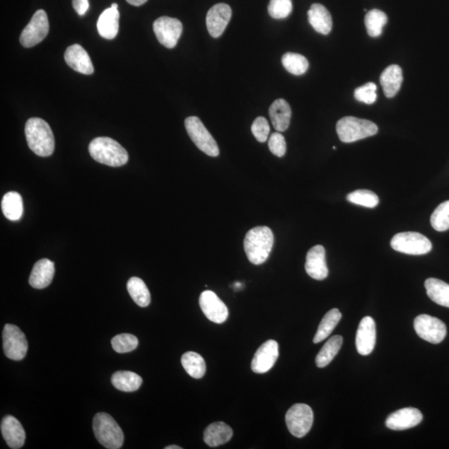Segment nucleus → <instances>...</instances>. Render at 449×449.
Instances as JSON below:
<instances>
[{
  "instance_id": "a18cd8bd",
  "label": "nucleus",
  "mask_w": 449,
  "mask_h": 449,
  "mask_svg": "<svg viewBox=\"0 0 449 449\" xmlns=\"http://www.w3.org/2000/svg\"><path fill=\"white\" fill-rule=\"evenodd\" d=\"M243 286V284H242V283H240V282H235V283L234 284V287L235 288V289H236V290H239V289H240V288H242Z\"/></svg>"
},
{
  "instance_id": "9b49d317",
  "label": "nucleus",
  "mask_w": 449,
  "mask_h": 449,
  "mask_svg": "<svg viewBox=\"0 0 449 449\" xmlns=\"http://www.w3.org/2000/svg\"><path fill=\"white\" fill-rule=\"evenodd\" d=\"M414 325L419 337L429 343L437 344L446 337V325L433 316L420 315L415 318Z\"/></svg>"
},
{
  "instance_id": "37998d69",
  "label": "nucleus",
  "mask_w": 449,
  "mask_h": 449,
  "mask_svg": "<svg viewBox=\"0 0 449 449\" xmlns=\"http://www.w3.org/2000/svg\"><path fill=\"white\" fill-rule=\"evenodd\" d=\"M73 7L78 16H83L89 8L88 0H73Z\"/></svg>"
},
{
  "instance_id": "f03ea898",
  "label": "nucleus",
  "mask_w": 449,
  "mask_h": 449,
  "mask_svg": "<svg viewBox=\"0 0 449 449\" xmlns=\"http://www.w3.org/2000/svg\"><path fill=\"white\" fill-rule=\"evenodd\" d=\"M273 244L274 235L267 226H257L250 230L244 240L245 252L249 261L254 264L266 262Z\"/></svg>"
},
{
  "instance_id": "dca6fc26",
  "label": "nucleus",
  "mask_w": 449,
  "mask_h": 449,
  "mask_svg": "<svg viewBox=\"0 0 449 449\" xmlns=\"http://www.w3.org/2000/svg\"><path fill=\"white\" fill-rule=\"evenodd\" d=\"M231 8L226 4H217L210 8L206 16V27L211 37L223 34L231 18Z\"/></svg>"
},
{
  "instance_id": "f704fd0d",
  "label": "nucleus",
  "mask_w": 449,
  "mask_h": 449,
  "mask_svg": "<svg viewBox=\"0 0 449 449\" xmlns=\"http://www.w3.org/2000/svg\"><path fill=\"white\" fill-rule=\"evenodd\" d=\"M282 64L288 72L296 76L304 74L309 68L308 60L304 56L294 53L284 54Z\"/></svg>"
},
{
  "instance_id": "a211bd4d",
  "label": "nucleus",
  "mask_w": 449,
  "mask_h": 449,
  "mask_svg": "<svg viewBox=\"0 0 449 449\" xmlns=\"http://www.w3.org/2000/svg\"><path fill=\"white\" fill-rule=\"evenodd\" d=\"M305 271L311 277L323 281L328 276L329 269L325 260V250L322 245L312 247L306 256Z\"/></svg>"
},
{
  "instance_id": "473e14b6",
  "label": "nucleus",
  "mask_w": 449,
  "mask_h": 449,
  "mask_svg": "<svg viewBox=\"0 0 449 449\" xmlns=\"http://www.w3.org/2000/svg\"><path fill=\"white\" fill-rule=\"evenodd\" d=\"M342 317V315L338 309L330 310L328 313H326L322 320H321L317 332L315 335L314 343L318 344L328 338L334 329L337 327Z\"/></svg>"
},
{
  "instance_id": "f3484780",
  "label": "nucleus",
  "mask_w": 449,
  "mask_h": 449,
  "mask_svg": "<svg viewBox=\"0 0 449 449\" xmlns=\"http://www.w3.org/2000/svg\"><path fill=\"white\" fill-rule=\"evenodd\" d=\"M356 349L361 356H368L376 344V325L370 316L363 318L359 323L356 334Z\"/></svg>"
},
{
  "instance_id": "9d476101",
  "label": "nucleus",
  "mask_w": 449,
  "mask_h": 449,
  "mask_svg": "<svg viewBox=\"0 0 449 449\" xmlns=\"http://www.w3.org/2000/svg\"><path fill=\"white\" fill-rule=\"evenodd\" d=\"M4 354L13 361H21L26 356L28 344L25 334L18 326L7 324L3 332Z\"/></svg>"
},
{
  "instance_id": "39448f33",
  "label": "nucleus",
  "mask_w": 449,
  "mask_h": 449,
  "mask_svg": "<svg viewBox=\"0 0 449 449\" xmlns=\"http://www.w3.org/2000/svg\"><path fill=\"white\" fill-rule=\"evenodd\" d=\"M337 131L340 141L349 144L375 135L379 129L371 121L344 117L337 122Z\"/></svg>"
},
{
  "instance_id": "7ed1b4c3",
  "label": "nucleus",
  "mask_w": 449,
  "mask_h": 449,
  "mask_svg": "<svg viewBox=\"0 0 449 449\" xmlns=\"http://www.w3.org/2000/svg\"><path fill=\"white\" fill-rule=\"evenodd\" d=\"M89 153L98 163L113 168L124 166L129 161L124 146L106 136L94 139L88 146Z\"/></svg>"
},
{
  "instance_id": "e433bc0d",
  "label": "nucleus",
  "mask_w": 449,
  "mask_h": 449,
  "mask_svg": "<svg viewBox=\"0 0 449 449\" xmlns=\"http://www.w3.org/2000/svg\"><path fill=\"white\" fill-rule=\"evenodd\" d=\"M112 349L117 353L124 354L134 351L139 346V339L134 334H121L112 339Z\"/></svg>"
},
{
  "instance_id": "c756f323",
  "label": "nucleus",
  "mask_w": 449,
  "mask_h": 449,
  "mask_svg": "<svg viewBox=\"0 0 449 449\" xmlns=\"http://www.w3.org/2000/svg\"><path fill=\"white\" fill-rule=\"evenodd\" d=\"M182 365L184 370L194 379H202L206 373L204 358L196 352L189 351L182 356Z\"/></svg>"
},
{
  "instance_id": "aec40b11",
  "label": "nucleus",
  "mask_w": 449,
  "mask_h": 449,
  "mask_svg": "<svg viewBox=\"0 0 449 449\" xmlns=\"http://www.w3.org/2000/svg\"><path fill=\"white\" fill-rule=\"evenodd\" d=\"M65 62L76 72L90 75L94 69L91 59L81 45H74L69 47L64 54Z\"/></svg>"
},
{
  "instance_id": "b1692460",
  "label": "nucleus",
  "mask_w": 449,
  "mask_h": 449,
  "mask_svg": "<svg viewBox=\"0 0 449 449\" xmlns=\"http://www.w3.org/2000/svg\"><path fill=\"white\" fill-rule=\"evenodd\" d=\"M269 115L273 127L278 132H285L290 126L291 108L285 99H277L269 107Z\"/></svg>"
},
{
  "instance_id": "79ce46f5",
  "label": "nucleus",
  "mask_w": 449,
  "mask_h": 449,
  "mask_svg": "<svg viewBox=\"0 0 449 449\" xmlns=\"http://www.w3.org/2000/svg\"><path fill=\"white\" fill-rule=\"evenodd\" d=\"M269 149L278 158H282L286 152V143L285 138L280 132H274L269 139Z\"/></svg>"
},
{
  "instance_id": "1a4fd4ad",
  "label": "nucleus",
  "mask_w": 449,
  "mask_h": 449,
  "mask_svg": "<svg viewBox=\"0 0 449 449\" xmlns=\"http://www.w3.org/2000/svg\"><path fill=\"white\" fill-rule=\"evenodd\" d=\"M49 32V23L47 13L40 9L32 17L28 25L23 28L20 37L21 44L25 48H32L44 40Z\"/></svg>"
},
{
  "instance_id": "2eb2a0df",
  "label": "nucleus",
  "mask_w": 449,
  "mask_h": 449,
  "mask_svg": "<svg viewBox=\"0 0 449 449\" xmlns=\"http://www.w3.org/2000/svg\"><path fill=\"white\" fill-rule=\"evenodd\" d=\"M423 414L418 409L409 407L395 411L386 419V427L396 431H402L417 426L422 422Z\"/></svg>"
},
{
  "instance_id": "412c9836",
  "label": "nucleus",
  "mask_w": 449,
  "mask_h": 449,
  "mask_svg": "<svg viewBox=\"0 0 449 449\" xmlns=\"http://www.w3.org/2000/svg\"><path fill=\"white\" fill-rule=\"evenodd\" d=\"M117 4H112L111 8L105 9L99 16L97 23L98 34L104 39L113 40L118 34L119 28V12Z\"/></svg>"
},
{
  "instance_id": "393cba45",
  "label": "nucleus",
  "mask_w": 449,
  "mask_h": 449,
  "mask_svg": "<svg viewBox=\"0 0 449 449\" xmlns=\"http://www.w3.org/2000/svg\"><path fill=\"white\" fill-rule=\"evenodd\" d=\"M403 83V72L399 65H390L380 76V84L387 98H394Z\"/></svg>"
},
{
  "instance_id": "4be33fe9",
  "label": "nucleus",
  "mask_w": 449,
  "mask_h": 449,
  "mask_svg": "<svg viewBox=\"0 0 449 449\" xmlns=\"http://www.w3.org/2000/svg\"><path fill=\"white\" fill-rule=\"evenodd\" d=\"M55 273L54 263L49 259H42L37 262L30 274V286L35 289H44L53 281Z\"/></svg>"
},
{
  "instance_id": "49530a36",
  "label": "nucleus",
  "mask_w": 449,
  "mask_h": 449,
  "mask_svg": "<svg viewBox=\"0 0 449 449\" xmlns=\"http://www.w3.org/2000/svg\"><path fill=\"white\" fill-rule=\"evenodd\" d=\"M182 448L179 447L177 445H171V446H168L166 448H165V449H182Z\"/></svg>"
},
{
  "instance_id": "4468645a",
  "label": "nucleus",
  "mask_w": 449,
  "mask_h": 449,
  "mask_svg": "<svg viewBox=\"0 0 449 449\" xmlns=\"http://www.w3.org/2000/svg\"><path fill=\"white\" fill-rule=\"evenodd\" d=\"M279 357V344L276 340L269 339L255 354L252 362L254 373H264L271 371Z\"/></svg>"
},
{
  "instance_id": "423d86ee",
  "label": "nucleus",
  "mask_w": 449,
  "mask_h": 449,
  "mask_svg": "<svg viewBox=\"0 0 449 449\" xmlns=\"http://www.w3.org/2000/svg\"><path fill=\"white\" fill-rule=\"evenodd\" d=\"M390 245L396 252L413 256L428 254L433 248L431 242L426 236L412 231L395 235L392 238Z\"/></svg>"
},
{
  "instance_id": "2f4dec72",
  "label": "nucleus",
  "mask_w": 449,
  "mask_h": 449,
  "mask_svg": "<svg viewBox=\"0 0 449 449\" xmlns=\"http://www.w3.org/2000/svg\"><path fill=\"white\" fill-rule=\"evenodd\" d=\"M343 344V338L340 335H334L325 344L322 349L316 356V366L319 368H325L332 362L339 351Z\"/></svg>"
},
{
  "instance_id": "4c0bfd02",
  "label": "nucleus",
  "mask_w": 449,
  "mask_h": 449,
  "mask_svg": "<svg viewBox=\"0 0 449 449\" xmlns=\"http://www.w3.org/2000/svg\"><path fill=\"white\" fill-rule=\"evenodd\" d=\"M430 221L434 230L438 231L449 230V201L441 203L436 208Z\"/></svg>"
},
{
  "instance_id": "72a5a7b5",
  "label": "nucleus",
  "mask_w": 449,
  "mask_h": 449,
  "mask_svg": "<svg viewBox=\"0 0 449 449\" xmlns=\"http://www.w3.org/2000/svg\"><path fill=\"white\" fill-rule=\"evenodd\" d=\"M387 21L386 14L380 9H372L368 11L365 18L368 35L373 37L380 36Z\"/></svg>"
},
{
  "instance_id": "58836bf2",
  "label": "nucleus",
  "mask_w": 449,
  "mask_h": 449,
  "mask_svg": "<svg viewBox=\"0 0 449 449\" xmlns=\"http://www.w3.org/2000/svg\"><path fill=\"white\" fill-rule=\"evenodd\" d=\"M291 0H271L268 6L269 16L276 20L286 18L292 12Z\"/></svg>"
},
{
  "instance_id": "6e6552de",
  "label": "nucleus",
  "mask_w": 449,
  "mask_h": 449,
  "mask_svg": "<svg viewBox=\"0 0 449 449\" xmlns=\"http://www.w3.org/2000/svg\"><path fill=\"white\" fill-rule=\"evenodd\" d=\"M314 421V414L309 405L296 404L287 411L286 422L293 436L303 438L310 432Z\"/></svg>"
},
{
  "instance_id": "a19ab883",
  "label": "nucleus",
  "mask_w": 449,
  "mask_h": 449,
  "mask_svg": "<svg viewBox=\"0 0 449 449\" xmlns=\"http://www.w3.org/2000/svg\"><path fill=\"white\" fill-rule=\"evenodd\" d=\"M252 134L260 143H264L269 134V125L266 118L259 117L253 122L252 126Z\"/></svg>"
},
{
  "instance_id": "a878e982",
  "label": "nucleus",
  "mask_w": 449,
  "mask_h": 449,
  "mask_svg": "<svg viewBox=\"0 0 449 449\" xmlns=\"http://www.w3.org/2000/svg\"><path fill=\"white\" fill-rule=\"evenodd\" d=\"M233 430L228 424L216 422L209 425L204 431V441L208 446L215 448L231 441Z\"/></svg>"
},
{
  "instance_id": "bb28decb",
  "label": "nucleus",
  "mask_w": 449,
  "mask_h": 449,
  "mask_svg": "<svg viewBox=\"0 0 449 449\" xmlns=\"http://www.w3.org/2000/svg\"><path fill=\"white\" fill-rule=\"evenodd\" d=\"M427 295L436 304L449 308V285L436 278H428L424 284Z\"/></svg>"
},
{
  "instance_id": "ddd939ff",
  "label": "nucleus",
  "mask_w": 449,
  "mask_h": 449,
  "mask_svg": "<svg viewBox=\"0 0 449 449\" xmlns=\"http://www.w3.org/2000/svg\"><path fill=\"white\" fill-rule=\"evenodd\" d=\"M201 309L206 318L216 324L224 323L228 318V307L214 291H205L199 299Z\"/></svg>"
},
{
  "instance_id": "ea45409f",
  "label": "nucleus",
  "mask_w": 449,
  "mask_h": 449,
  "mask_svg": "<svg viewBox=\"0 0 449 449\" xmlns=\"http://www.w3.org/2000/svg\"><path fill=\"white\" fill-rule=\"evenodd\" d=\"M377 86L375 83H368L359 87L354 91V98L358 102L366 104H373L377 100Z\"/></svg>"
},
{
  "instance_id": "f8f14e48",
  "label": "nucleus",
  "mask_w": 449,
  "mask_h": 449,
  "mask_svg": "<svg viewBox=\"0 0 449 449\" xmlns=\"http://www.w3.org/2000/svg\"><path fill=\"white\" fill-rule=\"evenodd\" d=\"M153 30L161 45L173 49L182 35L183 27L177 18L163 16L154 22Z\"/></svg>"
},
{
  "instance_id": "f257e3e1",
  "label": "nucleus",
  "mask_w": 449,
  "mask_h": 449,
  "mask_svg": "<svg viewBox=\"0 0 449 449\" xmlns=\"http://www.w3.org/2000/svg\"><path fill=\"white\" fill-rule=\"evenodd\" d=\"M25 136L28 148L40 157L53 154L55 141L50 126L44 119L32 117L25 125Z\"/></svg>"
},
{
  "instance_id": "0eeeda50",
  "label": "nucleus",
  "mask_w": 449,
  "mask_h": 449,
  "mask_svg": "<svg viewBox=\"0 0 449 449\" xmlns=\"http://www.w3.org/2000/svg\"><path fill=\"white\" fill-rule=\"evenodd\" d=\"M185 127L189 136L202 152L210 157L219 155V148L216 141L204 124L197 117H189L185 121Z\"/></svg>"
},
{
  "instance_id": "6ab92c4d",
  "label": "nucleus",
  "mask_w": 449,
  "mask_h": 449,
  "mask_svg": "<svg viewBox=\"0 0 449 449\" xmlns=\"http://www.w3.org/2000/svg\"><path fill=\"white\" fill-rule=\"evenodd\" d=\"M2 436L8 446L13 449L21 448L25 445L26 434L22 424L13 416L7 415L1 421Z\"/></svg>"
},
{
  "instance_id": "7c9ffc66",
  "label": "nucleus",
  "mask_w": 449,
  "mask_h": 449,
  "mask_svg": "<svg viewBox=\"0 0 449 449\" xmlns=\"http://www.w3.org/2000/svg\"><path fill=\"white\" fill-rule=\"evenodd\" d=\"M127 291L132 299L140 307L148 306L151 303V294L148 288L141 279L132 277L127 281Z\"/></svg>"
},
{
  "instance_id": "20e7f679",
  "label": "nucleus",
  "mask_w": 449,
  "mask_h": 449,
  "mask_svg": "<svg viewBox=\"0 0 449 449\" xmlns=\"http://www.w3.org/2000/svg\"><path fill=\"white\" fill-rule=\"evenodd\" d=\"M94 436L103 447L118 449L124 445V434L111 415L98 413L93 418Z\"/></svg>"
},
{
  "instance_id": "5701e85b",
  "label": "nucleus",
  "mask_w": 449,
  "mask_h": 449,
  "mask_svg": "<svg viewBox=\"0 0 449 449\" xmlns=\"http://www.w3.org/2000/svg\"><path fill=\"white\" fill-rule=\"evenodd\" d=\"M310 25L321 35H327L332 30V18L322 4H314L308 11Z\"/></svg>"
},
{
  "instance_id": "c03bdc74",
  "label": "nucleus",
  "mask_w": 449,
  "mask_h": 449,
  "mask_svg": "<svg viewBox=\"0 0 449 449\" xmlns=\"http://www.w3.org/2000/svg\"><path fill=\"white\" fill-rule=\"evenodd\" d=\"M126 1L132 4V6H141L148 1V0H126Z\"/></svg>"
},
{
  "instance_id": "cd10ccee",
  "label": "nucleus",
  "mask_w": 449,
  "mask_h": 449,
  "mask_svg": "<svg viewBox=\"0 0 449 449\" xmlns=\"http://www.w3.org/2000/svg\"><path fill=\"white\" fill-rule=\"evenodd\" d=\"M1 207L3 214L11 221H18L23 214L22 197L16 192H9L4 196Z\"/></svg>"
},
{
  "instance_id": "c85d7f7f",
  "label": "nucleus",
  "mask_w": 449,
  "mask_h": 449,
  "mask_svg": "<svg viewBox=\"0 0 449 449\" xmlns=\"http://www.w3.org/2000/svg\"><path fill=\"white\" fill-rule=\"evenodd\" d=\"M112 384L117 390L124 392H134L143 384V379L136 373L117 371L112 376Z\"/></svg>"
},
{
  "instance_id": "c9c22d12",
  "label": "nucleus",
  "mask_w": 449,
  "mask_h": 449,
  "mask_svg": "<svg viewBox=\"0 0 449 449\" xmlns=\"http://www.w3.org/2000/svg\"><path fill=\"white\" fill-rule=\"evenodd\" d=\"M347 200L353 204L368 208L379 205V197L375 192L368 190H357L348 194Z\"/></svg>"
}]
</instances>
